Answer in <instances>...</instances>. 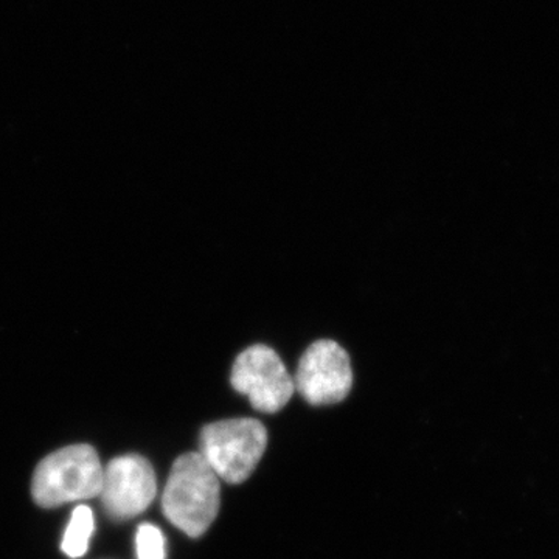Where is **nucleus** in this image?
<instances>
[{
  "label": "nucleus",
  "instance_id": "nucleus-1",
  "mask_svg": "<svg viewBox=\"0 0 559 559\" xmlns=\"http://www.w3.org/2000/svg\"><path fill=\"white\" fill-rule=\"evenodd\" d=\"M219 477L200 452L180 455L162 496L165 516L180 532L198 538L218 516Z\"/></svg>",
  "mask_w": 559,
  "mask_h": 559
},
{
  "label": "nucleus",
  "instance_id": "nucleus-2",
  "mask_svg": "<svg viewBox=\"0 0 559 559\" xmlns=\"http://www.w3.org/2000/svg\"><path fill=\"white\" fill-rule=\"evenodd\" d=\"M103 466L94 448L87 444L64 448L40 462L33 476V499L44 509L73 500L100 496Z\"/></svg>",
  "mask_w": 559,
  "mask_h": 559
},
{
  "label": "nucleus",
  "instance_id": "nucleus-3",
  "mask_svg": "<svg viewBox=\"0 0 559 559\" xmlns=\"http://www.w3.org/2000/svg\"><path fill=\"white\" fill-rule=\"evenodd\" d=\"M202 457L227 484L248 480L267 447V430L259 419L231 418L212 423L201 432Z\"/></svg>",
  "mask_w": 559,
  "mask_h": 559
},
{
  "label": "nucleus",
  "instance_id": "nucleus-6",
  "mask_svg": "<svg viewBox=\"0 0 559 559\" xmlns=\"http://www.w3.org/2000/svg\"><path fill=\"white\" fill-rule=\"evenodd\" d=\"M157 481L148 460L140 455L114 459L103 471L102 499L109 516L131 520L156 498Z\"/></svg>",
  "mask_w": 559,
  "mask_h": 559
},
{
  "label": "nucleus",
  "instance_id": "nucleus-8",
  "mask_svg": "<svg viewBox=\"0 0 559 559\" xmlns=\"http://www.w3.org/2000/svg\"><path fill=\"white\" fill-rule=\"evenodd\" d=\"M135 544L139 559H165V538L156 525H140Z\"/></svg>",
  "mask_w": 559,
  "mask_h": 559
},
{
  "label": "nucleus",
  "instance_id": "nucleus-4",
  "mask_svg": "<svg viewBox=\"0 0 559 559\" xmlns=\"http://www.w3.org/2000/svg\"><path fill=\"white\" fill-rule=\"evenodd\" d=\"M231 388L248 396L253 409L274 414L282 411L296 392L278 353L267 345L257 344L242 349L230 371Z\"/></svg>",
  "mask_w": 559,
  "mask_h": 559
},
{
  "label": "nucleus",
  "instance_id": "nucleus-7",
  "mask_svg": "<svg viewBox=\"0 0 559 559\" xmlns=\"http://www.w3.org/2000/svg\"><path fill=\"white\" fill-rule=\"evenodd\" d=\"M94 533V514L90 507L80 506L73 510L72 518L66 530L61 549L70 558H80L90 549V543Z\"/></svg>",
  "mask_w": 559,
  "mask_h": 559
},
{
  "label": "nucleus",
  "instance_id": "nucleus-5",
  "mask_svg": "<svg viewBox=\"0 0 559 559\" xmlns=\"http://www.w3.org/2000/svg\"><path fill=\"white\" fill-rule=\"evenodd\" d=\"M301 399L312 406H331L347 399L353 369L347 349L336 341L319 340L305 349L294 374Z\"/></svg>",
  "mask_w": 559,
  "mask_h": 559
}]
</instances>
